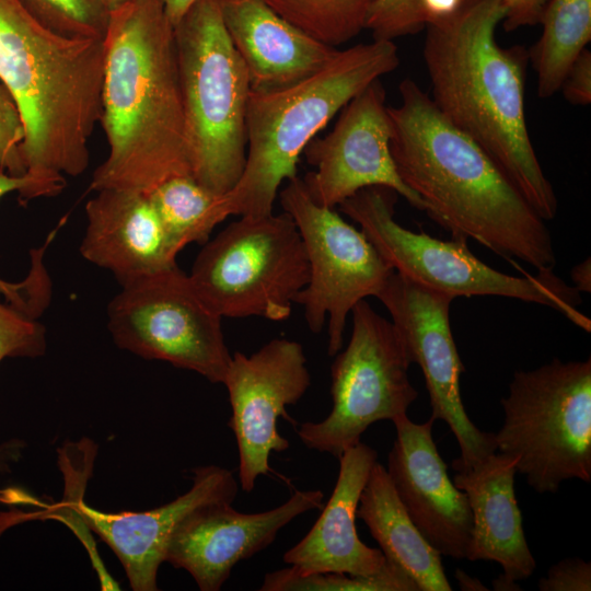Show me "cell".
Returning a JSON list of instances; mask_svg holds the SVG:
<instances>
[{
    "label": "cell",
    "instance_id": "cell-29",
    "mask_svg": "<svg viewBox=\"0 0 591 591\" xmlns=\"http://www.w3.org/2000/svg\"><path fill=\"white\" fill-rule=\"evenodd\" d=\"M42 24L72 38L103 39L109 12L100 0H19Z\"/></svg>",
    "mask_w": 591,
    "mask_h": 591
},
{
    "label": "cell",
    "instance_id": "cell-24",
    "mask_svg": "<svg viewBox=\"0 0 591 591\" xmlns=\"http://www.w3.org/2000/svg\"><path fill=\"white\" fill-rule=\"evenodd\" d=\"M543 32L528 51L537 74V95L556 94L591 39V0H549L540 22Z\"/></svg>",
    "mask_w": 591,
    "mask_h": 591
},
{
    "label": "cell",
    "instance_id": "cell-7",
    "mask_svg": "<svg viewBox=\"0 0 591 591\" xmlns=\"http://www.w3.org/2000/svg\"><path fill=\"white\" fill-rule=\"evenodd\" d=\"M398 194L384 186L360 189L339 205L394 271L427 288L456 297L497 296L549 306L586 332L580 292L553 269L524 277L501 273L477 258L467 241H442L410 231L395 220Z\"/></svg>",
    "mask_w": 591,
    "mask_h": 591
},
{
    "label": "cell",
    "instance_id": "cell-39",
    "mask_svg": "<svg viewBox=\"0 0 591 591\" xmlns=\"http://www.w3.org/2000/svg\"><path fill=\"white\" fill-rule=\"evenodd\" d=\"M454 577L457 580L459 587L464 591H480L488 590L477 578L472 577L457 568L454 572Z\"/></svg>",
    "mask_w": 591,
    "mask_h": 591
},
{
    "label": "cell",
    "instance_id": "cell-34",
    "mask_svg": "<svg viewBox=\"0 0 591 591\" xmlns=\"http://www.w3.org/2000/svg\"><path fill=\"white\" fill-rule=\"evenodd\" d=\"M560 90L565 99L573 105L590 104L591 53L589 49H583L573 61L564 78Z\"/></svg>",
    "mask_w": 591,
    "mask_h": 591
},
{
    "label": "cell",
    "instance_id": "cell-36",
    "mask_svg": "<svg viewBox=\"0 0 591 591\" xmlns=\"http://www.w3.org/2000/svg\"><path fill=\"white\" fill-rule=\"evenodd\" d=\"M427 23L453 14L462 0H419ZM427 25V24H426Z\"/></svg>",
    "mask_w": 591,
    "mask_h": 591
},
{
    "label": "cell",
    "instance_id": "cell-3",
    "mask_svg": "<svg viewBox=\"0 0 591 591\" xmlns=\"http://www.w3.org/2000/svg\"><path fill=\"white\" fill-rule=\"evenodd\" d=\"M501 0H462L426 25L422 56L431 101L454 127L482 147L545 220L558 201L530 138L525 119L529 53L495 37Z\"/></svg>",
    "mask_w": 591,
    "mask_h": 591
},
{
    "label": "cell",
    "instance_id": "cell-32",
    "mask_svg": "<svg viewBox=\"0 0 591 591\" xmlns=\"http://www.w3.org/2000/svg\"><path fill=\"white\" fill-rule=\"evenodd\" d=\"M24 125L18 105L0 79V173L26 174L22 154Z\"/></svg>",
    "mask_w": 591,
    "mask_h": 591
},
{
    "label": "cell",
    "instance_id": "cell-21",
    "mask_svg": "<svg viewBox=\"0 0 591 591\" xmlns=\"http://www.w3.org/2000/svg\"><path fill=\"white\" fill-rule=\"evenodd\" d=\"M219 3L253 92L299 82L324 68L338 51L303 33L264 0H219Z\"/></svg>",
    "mask_w": 591,
    "mask_h": 591
},
{
    "label": "cell",
    "instance_id": "cell-30",
    "mask_svg": "<svg viewBox=\"0 0 591 591\" xmlns=\"http://www.w3.org/2000/svg\"><path fill=\"white\" fill-rule=\"evenodd\" d=\"M45 333L37 318L9 303H0V361L8 357L35 358L44 355Z\"/></svg>",
    "mask_w": 591,
    "mask_h": 591
},
{
    "label": "cell",
    "instance_id": "cell-23",
    "mask_svg": "<svg viewBox=\"0 0 591 591\" xmlns=\"http://www.w3.org/2000/svg\"><path fill=\"white\" fill-rule=\"evenodd\" d=\"M357 518L380 545L386 560L402 569L418 591H451L441 554L410 520L387 475L378 461L360 495Z\"/></svg>",
    "mask_w": 591,
    "mask_h": 591
},
{
    "label": "cell",
    "instance_id": "cell-28",
    "mask_svg": "<svg viewBox=\"0 0 591 591\" xmlns=\"http://www.w3.org/2000/svg\"><path fill=\"white\" fill-rule=\"evenodd\" d=\"M260 591H418L416 583L398 567L386 560L371 575L343 572L300 573L293 568L268 572Z\"/></svg>",
    "mask_w": 591,
    "mask_h": 591
},
{
    "label": "cell",
    "instance_id": "cell-35",
    "mask_svg": "<svg viewBox=\"0 0 591 591\" xmlns=\"http://www.w3.org/2000/svg\"><path fill=\"white\" fill-rule=\"evenodd\" d=\"M505 15L501 21L507 32L536 25L549 0H501Z\"/></svg>",
    "mask_w": 591,
    "mask_h": 591
},
{
    "label": "cell",
    "instance_id": "cell-11",
    "mask_svg": "<svg viewBox=\"0 0 591 591\" xmlns=\"http://www.w3.org/2000/svg\"><path fill=\"white\" fill-rule=\"evenodd\" d=\"M221 318L177 265L123 283L107 308L108 329L118 347L216 384H223L232 358Z\"/></svg>",
    "mask_w": 591,
    "mask_h": 591
},
{
    "label": "cell",
    "instance_id": "cell-22",
    "mask_svg": "<svg viewBox=\"0 0 591 591\" xmlns=\"http://www.w3.org/2000/svg\"><path fill=\"white\" fill-rule=\"evenodd\" d=\"M517 462L513 456L495 452L456 472L453 479L466 494L473 515L467 560L496 561L514 581L528 579L536 568L514 491Z\"/></svg>",
    "mask_w": 591,
    "mask_h": 591
},
{
    "label": "cell",
    "instance_id": "cell-25",
    "mask_svg": "<svg viewBox=\"0 0 591 591\" xmlns=\"http://www.w3.org/2000/svg\"><path fill=\"white\" fill-rule=\"evenodd\" d=\"M174 250L205 244L217 224L229 217L223 195L192 175L173 176L148 193Z\"/></svg>",
    "mask_w": 591,
    "mask_h": 591
},
{
    "label": "cell",
    "instance_id": "cell-31",
    "mask_svg": "<svg viewBox=\"0 0 591 591\" xmlns=\"http://www.w3.org/2000/svg\"><path fill=\"white\" fill-rule=\"evenodd\" d=\"M427 21L419 0H376L369 13L366 28L373 39L393 40L416 34Z\"/></svg>",
    "mask_w": 591,
    "mask_h": 591
},
{
    "label": "cell",
    "instance_id": "cell-41",
    "mask_svg": "<svg viewBox=\"0 0 591 591\" xmlns=\"http://www.w3.org/2000/svg\"><path fill=\"white\" fill-rule=\"evenodd\" d=\"M108 12L116 10L132 0H100Z\"/></svg>",
    "mask_w": 591,
    "mask_h": 591
},
{
    "label": "cell",
    "instance_id": "cell-6",
    "mask_svg": "<svg viewBox=\"0 0 591 591\" xmlns=\"http://www.w3.org/2000/svg\"><path fill=\"white\" fill-rule=\"evenodd\" d=\"M193 177L224 195L247 151V69L224 26L219 0H199L174 26Z\"/></svg>",
    "mask_w": 591,
    "mask_h": 591
},
{
    "label": "cell",
    "instance_id": "cell-19",
    "mask_svg": "<svg viewBox=\"0 0 591 591\" xmlns=\"http://www.w3.org/2000/svg\"><path fill=\"white\" fill-rule=\"evenodd\" d=\"M80 245L89 262L114 274L120 285L176 265L178 254L148 194L106 188L85 206Z\"/></svg>",
    "mask_w": 591,
    "mask_h": 591
},
{
    "label": "cell",
    "instance_id": "cell-38",
    "mask_svg": "<svg viewBox=\"0 0 591 591\" xmlns=\"http://www.w3.org/2000/svg\"><path fill=\"white\" fill-rule=\"evenodd\" d=\"M166 16L175 26L189 9L199 0H162Z\"/></svg>",
    "mask_w": 591,
    "mask_h": 591
},
{
    "label": "cell",
    "instance_id": "cell-4",
    "mask_svg": "<svg viewBox=\"0 0 591 591\" xmlns=\"http://www.w3.org/2000/svg\"><path fill=\"white\" fill-rule=\"evenodd\" d=\"M103 69V39L57 34L19 0H0V79L24 125L26 174L57 194L89 166Z\"/></svg>",
    "mask_w": 591,
    "mask_h": 591
},
{
    "label": "cell",
    "instance_id": "cell-26",
    "mask_svg": "<svg viewBox=\"0 0 591 591\" xmlns=\"http://www.w3.org/2000/svg\"><path fill=\"white\" fill-rule=\"evenodd\" d=\"M312 38L337 47L366 28L376 0H264Z\"/></svg>",
    "mask_w": 591,
    "mask_h": 591
},
{
    "label": "cell",
    "instance_id": "cell-10",
    "mask_svg": "<svg viewBox=\"0 0 591 591\" xmlns=\"http://www.w3.org/2000/svg\"><path fill=\"white\" fill-rule=\"evenodd\" d=\"M351 314L349 343L331 367L333 407L323 420L305 421L297 429L304 447L337 459L360 442L372 424L407 414L418 396L408 378L410 361L392 321L366 300Z\"/></svg>",
    "mask_w": 591,
    "mask_h": 591
},
{
    "label": "cell",
    "instance_id": "cell-13",
    "mask_svg": "<svg viewBox=\"0 0 591 591\" xmlns=\"http://www.w3.org/2000/svg\"><path fill=\"white\" fill-rule=\"evenodd\" d=\"M389 311L410 363H417L428 391L431 418L444 421L460 447L454 471L472 467L497 451L495 433L480 430L461 397L465 367L450 325L453 297L421 286L394 271L376 297Z\"/></svg>",
    "mask_w": 591,
    "mask_h": 591
},
{
    "label": "cell",
    "instance_id": "cell-37",
    "mask_svg": "<svg viewBox=\"0 0 591 591\" xmlns=\"http://www.w3.org/2000/svg\"><path fill=\"white\" fill-rule=\"evenodd\" d=\"M573 287L579 292L591 291V260L590 258L584 259L580 264L576 265L570 273Z\"/></svg>",
    "mask_w": 591,
    "mask_h": 591
},
{
    "label": "cell",
    "instance_id": "cell-20",
    "mask_svg": "<svg viewBox=\"0 0 591 591\" xmlns=\"http://www.w3.org/2000/svg\"><path fill=\"white\" fill-rule=\"evenodd\" d=\"M338 460V477L320 518L303 538L283 554V563L300 573L371 575L386 564L382 551L366 545L356 529L360 495L378 461V452L360 441Z\"/></svg>",
    "mask_w": 591,
    "mask_h": 591
},
{
    "label": "cell",
    "instance_id": "cell-40",
    "mask_svg": "<svg viewBox=\"0 0 591 591\" xmlns=\"http://www.w3.org/2000/svg\"><path fill=\"white\" fill-rule=\"evenodd\" d=\"M493 587L495 590H500V591L521 590V588H519V586L517 584V581L505 576L503 573L493 580Z\"/></svg>",
    "mask_w": 591,
    "mask_h": 591
},
{
    "label": "cell",
    "instance_id": "cell-16",
    "mask_svg": "<svg viewBox=\"0 0 591 591\" xmlns=\"http://www.w3.org/2000/svg\"><path fill=\"white\" fill-rule=\"evenodd\" d=\"M320 489L298 490L282 505L257 513L233 502H212L187 515L173 532L164 561L186 570L201 591H219L234 566L268 547L293 519L323 507Z\"/></svg>",
    "mask_w": 591,
    "mask_h": 591
},
{
    "label": "cell",
    "instance_id": "cell-1",
    "mask_svg": "<svg viewBox=\"0 0 591 591\" xmlns=\"http://www.w3.org/2000/svg\"><path fill=\"white\" fill-rule=\"evenodd\" d=\"M387 107L390 150L403 183L452 239L474 240L537 270L556 263L552 234L522 193L472 138L438 111L409 78Z\"/></svg>",
    "mask_w": 591,
    "mask_h": 591
},
{
    "label": "cell",
    "instance_id": "cell-14",
    "mask_svg": "<svg viewBox=\"0 0 591 591\" xmlns=\"http://www.w3.org/2000/svg\"><path fill=\"white\" fill-rule=\"evenodd\" d=\"M223 385L228 390L232 429L239 450V482L251 493L256 479L270 472L273 452L289 449L278 432L280 417L292 422L287 407L297 404L311 385L302 345L275 338L246 356L232 355Z\"/></svg>",
    "mask_w": 591,
    "mask_h": 591
},
{
    "label": "cell",
    "instance_id": "cell-17",
    "mask_svg": "<svg viewBox=\"0 0 591 591\" xmlns=\"http://www.w3.org/2000/svg\"><path fill=\"white\" fill-rule=\"evenodd\" d=\"M396 438L386 472L413 523L441 555L467 559L473 515L466 494L448 474L432 437L433 418L422 424L407 414L392 420Z\"/></svg>",
    "mask_w": 591,
    "mask_h": 591
},
{
    "label": "cell",
    "instance_id": "cell-33",
    "mask_svg": "<svg viewBox=\"0 0 591 591\" xmlns=\"http://www.w3.org/2000/svg\"><path fill=\"white\" fill-rule=\"evenodd\" d=\"M540 591H590L591 564L581 558H565L549 569L537 582Z\"/></svg>",
    "mask_w": 591,
    "mask_h": 591
},
{
    "label": "cell",
    "instance_id": "cell-18",
    "mask_svg": "<svg viewBox=\"0 0 591 591\" xmlns=\"http://www.w3.org/2000/svg\"><path fill=\"white\" fill-rule=\"evenodd\" d=\"M239 484L231 471L206 465L195 470L189 490L151 510L106 513L91 508L81 497L70 501L67 509L113 549L132 590L155 591L159 567L178 524L202 506L233 502Z\"/></svg>",
    "mask_w": 591,
    "mask_h": 591
},
{
    "label": "cell",
    "instance_id": "cell-9",
    "mask_svg": "<svg viewBox=\"0 0 591 591\" xmlns=\"http://www.w3.org/2000/svg\"><path fill=\"white\" fill-rule=\"evenodd\" d=\"M221 317L287 320L310 277L300 232L287 212L241 217L197 255L188 275Z\"/></svg>",
    "mask_w": 591,
    "mask_h": 591
},
{
    "label": "cell",
    "instance_id": "cell-15",
    "mask_svg": "<svg viewBox=\"0 0 591 591\" xmlns=\"http://www.w3.org/2000/svg\"><path fill=\"white\" fill-rule=\"evenodd\" d=\"M385 97L381 81L372 82L340 109L332 131L305 146L303 154L315 171L303 182L317 205L334 209L360 189L384 186L424 211L421 200L396 171Z\"/></svg>",
    "mask_w": 591,
    "mask_h": 591
},
{
    "label": "cell",
    "instance_id": "cell-2",
    "mask_svg": "<svg viewBox=\"0 0 591 591\" xmlns=\"http://www.w3.org/2000/svg\"><path fill=\"white\" fill-rule=\"evenodd\" d=\"M102 125L108 152L90 187L148 194L193 176L174 26L162 0H132L109 12L103 38Z\"/></svg>",
    "mask_w": 591,
    "mask_h": 591
},
{
    "label": "cell",
    "instance_id": "cell-27",
    "mask_svg": "<svg viewBox=\"0 0 591 591\" xmlns=\"http://www.w3.org/2000/svg\"><path fill=\"white\" fill-rule=\"evenodd\" d=\"M11 192H18L22 202L57 195L54 189L27 174L14 176L0 173V199ZM54 236L55 233L51 232L44 246L32 251L31 270L23 281L9 282L0 278V296L4 297L7 303L35 318L44 312L50 300L51 287L43 264V255Z\"/></svg>",
    "mask_w": 591,
    "mask_h": 591
},
{
    "label": "cell",
    "instance_id": "cell-5",
    "mask_svg": "<svg viewBox=\"0 0 591 591\" xmlns=\"http://www.w3.org/2000/svg\"><path fill=\"white\" fill-rule=\"evenodd\" d=\"M398 63L393 40L373 39L338 49L324 68L291 85L251 91L245 165L235 186L223 195L229 216L273 213L281 183L298 176L305 146L350 100Z\"/></svg>",
    "mask_w": 591,
    "mask_h": 591
},
{
    "label": "cell",
    "instance_id": "cell-8",
    "mask_svg": "<svg viewBox=\"0 0 591 591\" xmlns=\"http://www.w3.org/2000/svg\"><path fill=\"white\" fill-rule=\"evenodd\" d=\"M497 450L518 460L517 473L537 493L568 479L591 482V359L558 358L515 371L501 398Z\"/></svg>",
    "mask_w": 591,
    "mask_h": 591
},
{
    "label": "cell",
    "instance_id": "cell-12",
    "mask_svg": "<svg viewBox=\"0 0 591 591\" xmlns=\"http://www.w3.org/2000/svg\"><path fill=\"white\" fill-rule=\"evenodd\" d=\"M279 198L300 232L310 267L294 303L303 308L311 332L320 333L327 321V354L334 357L343 348L352 308L376 298L394 270L361 230L311 198L303 178L288 181Z\"/></svg>",
    "mask_w": 591,
    "mask_h": 591
}]
</instances>
